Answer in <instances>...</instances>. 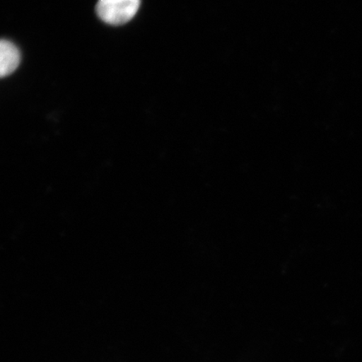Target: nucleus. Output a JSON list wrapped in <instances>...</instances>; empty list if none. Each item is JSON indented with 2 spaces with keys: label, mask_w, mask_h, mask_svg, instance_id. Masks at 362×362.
<instances>
[{
  "label": "nucleus",
  "mask_w": 362,
  "mask_h": 362,
  "mask_svg": "<svg viewBox=\"0 0 362 362\" xmlns=\"http://www.w3.org/2000/svg\"><path fill=\"white\" fill-rule=\"evenodd\" d=\"M139 6L140 0H98L97 13L107 24L122 25L133 19Z\"/></svg>",
  "instance_id": "f257e3e1"
},
{
  "label": "nucleus",
  "mask_w": 362,
  "mask_h": 362,
  "mask_svg": "<svg viewBox=\"0 0 362 362\" xmlns=\"http://www.w3.org/2000/svg\"><path fill=\"white\" fill-rule=\"evenodd\" d=\"M21 62L19 49L10 40H2L0 43V76L11 75L17 69Z\"/></svg>",
  "instance_id": "f03ea898"
}]
</instances>
